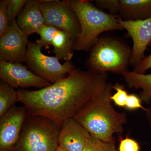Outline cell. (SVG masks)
<instances>
[{
    "instance_id": "cell-1",
    "label": "cell",
    "mask_w": 151,
    "mask_h": 151,
    "mask_svg": "<svg viewBox=\"0 0 151 151\" xmlns=\"http://www.w3.org/2000/svg\"><path fill=\"white\" fill-rule=\"evenodd\" d=\"M107 73L74 68L65 78L36 90H17L18 101L28 114L46 117L60 127L75 115L108 84Z\"/></svg>"
},
{
    "instance_id": "cell-2",
    "label": "cell",
    "mask_w": 151,
    "mask_h": 151,
    "mask_svg": "<svg viewBox=\"0 0 151 151\" xmlns=\"http://www.w3.org/2000/svg\"><path fill=\"white\" fill-rule=\"evenodd\" d=\"M113 89V84L108 82L73 117L92 136L109 143H115L114 134L121 136L127 123V115L112 105Z\"/></svg>"
},
{
    "instance_id": "cell-3",
    "label": "cell",
    "mask_w": 151,
    "mask_h": 151,
    "mask_svg": "<svg viewBox=\"0 0 151 151\" xmlns=\"http://www.w3.org/2000/svg\"><path fill=\"white\" fill-rule=\"evenodd\" d=\"M80 24V33L76 40L73 50H88L100 34L108 31L124 29L118 15L106 13L90 1H69Z\"/></svg>"
},
{
    "instance_id": "cell-4",
    "label": "cell",
    "mask_w": 151,
    "mask_h": 151,
    "mask_svg": "<svg viewBox=\"0 0 151 151\" xmlns=\"http://www.w3.org/2000/svg\"><path fill=\"white\" fill-rule=\"evenodd\" d=\"M91 49L86 60L89 71L121 74L128 71L132 50L123 42L113 38H98Z\"/></svg>"
},
{
    "instance_id": "cell-5",
    "label": "cell",
    "mask_w": 151,
    "mask_h": 151,
    "mask_svg": "<svg viewBox=\"0 0 151 151\" xmlns=\"http://www.w3.org/2000/svg\"><path fill=\"white\" fill-rule=\"evenodd\" d=\"M60 129L48 118L28 114L17 142L9 151H55Z\"/></svg>"
},
{
    "instance_id": "cell-6",
    "label": "cell",
    "mask_w": 151,
    "mask_h": 151,
    "mask_svg": "<svg viewBox=\"0 0 151 151\" xmlns=\"http://www.w3.org/2000/svg\"><path fill=\"white\" fill-rule=\"evenodd\" d=\"M25 62L33 72L51 84L67 76L75 68L71 61L63 64L55 56L44 54L42 47L32 41H29Z\"/></svg>"
},
{
    "instance_id": "cell-7",
    "label": "cell",
    "mask_w": 151,
    "mask_h": 151,
    "mask_svg": "<svg viewBox=\"0 0 151 151\" xmlns=\"http://www.w3.org/2000/svg\"><path fill=\"white\" fill-rule=\"evenodd\" d=\"M40 8L44 24L67 32L75 41L81 28L69 1L42 0Z\"/></svg>"
},
{
    "instance_id": "cell-8",
    "label": "cell",
    "mask_w": 151,
    "mask_h": 151,
    "mask_svg": "<svg viewBox=\"0 0 151 151\" xmlns=\"http://www.w3.org/2000/svg\"><path fill=\"white\" fill-rule=\"evenodd\" d=\"M0 78L14 88L29 87L42 89L50 86V82L41 78L22 63L0 61Z\"/></svg>"
},
{
    "instance_id": "cell-9",
    "label": "cell",
    "mask_w": 151,
    "mask_h": 151,
    "mask_svg": "<svg viewBox=\"0 0 151 151\" xmlns=\"http://www.w3.org/2000/svg\"><path fill=\"white\" fill-rule=\"evenodd\" d=\"M27 37L19 26L17 20L14 21L0 37V61L24 62L29 42Z\"/></svg>"
},
{
    "instance_id": "cell-10",
    "label": "cell",
    "mask_w": 151,
    "mask_h": 151,
    "mask_svg": "<svg viewBox=\"0 0 151 151\" xmlns=\"http://www.w3.org/2000/svg\"><path fill=\"white\" fill-rule=\"evenodd\" d=\"M23 106H15L0 117V151H9L15 145L28 115Z\"/></svg>"
},
{
    "instance_id": "cell-11",
    "label": "cell",
    "mask_w": 151,
    "mask_h": 151,
    "mask_svg": "<svg viewBox=\"0 0 151 151\" xmlns=\"http://www.w3.org/2000/svg\"><path fill=\"white\" fill-rule=\"evenodd\" d=\"M120 23L133 40L130 63L136 66L144 59L145 51L151 41V17L137 21H124L120 19Z\"/></svg>"
},
{
    "instance_id": "cell-12",
    "label": "cell",
    "mask_w": 151,
    "mask_h": 151,
    "mask_svg": "<svg viewBox=\"0 0 151 151\" xmlns=\"http://www.w3.org/2000/svg\"><path fill=\"white\" fill-rule=\"evenodd\" d=\"M91 135L73 118L63 122L58 136V146L67 151H82Z\"/></svg>"
},
{
    "instance_id": "cell-13",
    "label": "cell",
    "mask_w": 151,
    "mask_h": 151,
    "mask_svg": "<svg viewBox=\"0 0 151 151\" xmlns=\"http://www.w3.org/2000/svg\"><path fill=\"white\" fill-rule=\"evenodd\" d=\"M42 1V0H27L17 20L19 26L27 37L37 33L44 24L40 8V4Z\"/></svg>"
},
{
    "instance_id": "cell-14",
    "label": "cell",
    "mask_w": 151,
    "mask_h": 151,
    "mask_svg": "<svg viewBox=\"0 0 151 151\" xmlns=\"http://www.w3.org/2000/svg\"><path fill=\"white\" fill-rule=\"evenodd\" d=\"M118 14L124 21L143 20L151 17V0H119Z\"/></svg>"
},
{
    "instance_id": "cell-15",
    "label": "cell",
    "mask_w": 151,
    "mask_h": 151,
    "mask_svg": "<svg viewBox=\"0 0 151 151\" xmlns=\"http://www.w3.org/2000/svg\"><path fill=\"white\" fill-rule=\"evenodd\" d=\"M129 88L142 89L139 97L146 104L151 101V74H140L127 71L122 74Z\"/></svg>"
},
{
    "instance_id": "cell-16",
    "label": "cell",
    "mask_w": 151,
    "mask_h": 151,
    "mask_svg": "<svg viewBox=\"0 0 151 151\" xmlns=\"http://www.w3.org/2000/svg\"><path fill=\"white\" fill-rule=\"evenodd\" d=\"M74 42V40L70 35L58 29L52 43L55 56L59 60L70 61L73 56Z\"/></svg>"
},
{
    "instance_id": "cell-17",
    "label": "cell",
    "mask_w": 151,
    "mask_h": 151,
    "mask_svg": "<svg viewBox=\"0 0 151 151\" xmlns=\"http://www.w3.org/2000/svg\"><path fill=\"white\" fill-rule=\"evenodd\" d=\"M18 101L17 91L1 80L0 81V117L15 106Z\"/></svg>"
},
{
    "instance_id": "cell-18",
    "label": "cell",
    "mask_w": 151,
    "mask_h": 151,
    "mask_svg": "<svg viewBox=\"0 0 151 151\" xmlns=\"http://www.w3.org/2000/svg\"><path fill=\"white\" fill-rule=\"evenodd\" d=\"M58 29L56 28L44 24L38 31L37 33L40 36L36 43L41 47H48L52 45L55 35Z\"/></svg>"
},
{
    "instance_id": "cell-19",
    "label": "cell",
    "mask_w": 151,
    "mask_h": 151,
    "mask_svg": "<svg viewBox=\"0 0 151 151\" xmlns=\"http://www.w3.org/2000/svg\"><path fill=\"white\" fill-rule=\"evenodd\" d=\"M82 151H119L115 143H109L98 139L91 135Z\"/></svg>"
},
{
    "instance_id": "cell-20",
    "label": "cell",
    "mask_w": 151,
    "mask_h": 151,
    "mask_svg": "<svg viewBox=\"0 0 151 151\" xmlns=\"http://www.w3.org/2000/svg\"><path fill=\"white\" fill-rule=\"evenodd\" d=\"M113 89L116 90V92L111 97L112 101L119 107H125L129 94L124 85L116 83L113 85Z\"/></svg>"
},
{
    "instance_id": "cell-21",
    "label": "cell",
    "mask_w": 151,
    "mask_h": 151,
    "mask_svg": "<svg viewBox=\"0 0 151 151\" xmlns=\"http://www.w3.org/2000/svg\"><path fill=\"white\" fill-rule=\"evenodd\" d=\"M9 0L0 1V37L2 36L9 27V19L7 13Z\"/></svg>"
},
{
    "instance_id": "cell-22",
    "label": "cell",
    "mask_w": 151,
    "mask_h": 151,
    "mask_svg": "<svg viewBox=\"0 0 151 151\" xmlns=\"http://www.w3.org/2000/svg\"><path fill=\"white\" fill-rule=\"evenodd\" d=\"M27 1V0H9L7 9L10 23L15 20L16 17L20 13Z\"/></svg>"
},
{
    "instance_id": "cell-23",
    "label": "cell",
    "mask_w": 151,
    "mask_h": 151,
    "mask_svg": "<svg viewBox=\"0 0 151 151\" xmlns=\"http://www.w3.org/2000/svg\"><path fill=\"white\" fill-rule=\"evenodd\" d=\"M95 1L97 8L100 9L107 10L111 14H118L120 4L119 0H97Z\"/></svg>"
},
{
    "instance_id": "cell-24",
    "label": "cell",
    "mask_w": 151,
    "mask_h": 151,
    "mask_svg": "<svg viewBox=\"0 0 151 151\" xmlns=\"http://www.w3.org/2000/svg\"><path fill=\"white\" fill-rule=\"evenodd\" d=\"M120 140L118 151H140V147L137 142L132 138L128 137L123 139L119 136Z\"/></svg>"
},
{
    "instance_id": "cell-25",
    "label": "cell",
    "mask_w": 151,
    "mask_h": 151,
    "mask_svg": "<svg viewBox=\"0 0 151 151\" xmlns=\"http://www.w3.org/2000/svg\"><path fill=\"white\" fill-rule=\"evenodd\" d=\"M125 108L130 111L138 109H142L146 112L147 111V109L142 105L140 98L134 94H129Z\"/></svg>"
},
{
    "instance_id": "cell-26",
    "label": "cell",
    "mask_w": 151,
    "mask_h": 151,
    "mask_svg": "<svg viewBox=\"0 0 151 151\" xmlns=\"http://www.w3.org/2000/svg\"><path fill=\"white\" fill-rule=\"evenodd\" d=\"M151 45V41L150 43ZM151 68V53L134 66V71L136 73L145 74L147 70Z\"/></svg>"
},
{
    "instance_id": "cell-27",
    "label": "cell",
    "mask_w": 151,
    "mask_h": 151,
    "mask_svg": "<svg viewBox=\"0 0 151 151\" xmlns=\"http://www.w3.org/2000/svg\"><path fill=\"white\" fill-rule=\"evenodd\" d=\"M146 112L147 119L151 129V107L147 109V111Z\"/></svg>"
},
{
    "instance_id": "cell-28",
    "label": "cell",
    "mask_w": 151,
    "mask_h": 151,
    "mask_svg": "<svg viewBox=\"0 0 151 151\" xmlns=\"http://www.w3.org/2000/svg\"><path fill=\"white\" fill-rule=\"evenodd\" d=\"M55 151H67L66 150H64V149L62 148L61 147H60V146H58V147H57V148L56 149V150H55Z\"/></svg>"
}]
</instances>
